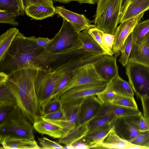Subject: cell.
I'll return each instance as SVG.
<instances>
[{
    "mask_svg": "<svg viewBox=\"0 0 149 149\" xmlns=\"http://www.w3.org/2000/svg\"><path fill=\"white\" fill-rule=\"evenodd\" d=\"M88 32L100 46L105 54L109 55L102 40V34L103 32L96 27H95L88 30Z\"/></svg>",
    "mask_w": 149,
    "mask_h": 149,
    "instance_id": "cell-37",
    "label": "cell"
},
{
    "mask_svg": "<svg viewBox=\"0 0 149 149\" xmlns=\"http://www.w3.org/2000/svg\"><path fill=\"white\" fill-rule=\"evenodd\" d=\"M0 10L14 13L17 17L25 13L21 0H0Z\"/></svg>",
    "mask_w": 149,
    "mask_h": 149,
    "instance_id": "cell-29",
    "label": "cell"
},
{
    "mask_svg": "<svg viewBox=\"0 0 149 149\" xmlns=\"http://www.w3.org/2000/svg\"><path fill=\"white\" fill-rule=\"evenodd\" d=\"M36 37L25 36L19 32L9 47L4 60L0 63L1 71L40 66L38 57L43 51L37 46Z\"/></svg>",
    "mask_w": 149,
    "mask_h": 149,
    "instance_id": "cell-3",
    "label": "cell"
},
{
    "mask_svg": "<svg viewBox=\"0 0 149 149\" xmlns=\"http://www.w3.org/2000/svg\"><path fill=\"white\" fill-rule=\"evenodd\" d=\"M144 40L149 47V32L146 36Z\"/></svg>",
    "mask_w": 149,
    "mask_h": 149,
    "instance_id": "cell-53",
    "label": "cell"
},
{
    "mask_svg": "<svg viewBox=\"0 0 149 149\" xmlns=\"http://www.w3.org/2000/svg\"><path fill=\"white\" fill-rule=\"evenodd\" d=\"M81 103L62 104V108L63 114L62 118L58 120L49 121L58 125L63 128L62 136L79 125Z\"/></svg>",
    "mask_w": 149,
    "mask_h": 149,
    "instance_id": "cell-11",
    "label": "cell"
},
{
    "mask_svg": "<svg viewBox=\"0 0 149 149\" xmlns=\"http://www.w3.org/2000/svg\"><path fill=\"white\" fill-rule=\"evenodd\" d=\"M141 112L126 116L116 117L112 123L116 134L123 139L131 142L140 133L139 123Z\"/></svg>",
    "mask_w": 149,
    "mask_h": 149,
    "instance_id": "cell-9",
    "label": "cell"
},
{
    "mask_svg": "<svg viewBox=\"0 0 149 149\" xmlns=\"http://www.w3.org/2000/svg\"><path fill=\"white\" fill-rule=\"evenodd\" d=\"M94 65L98 73L107 82H110L118 74L115 56L104 54Z\"/></svg>",
    "mask_w": 149,
    "mask_h": 149,
    "instance_id": "cell-14",
    "label": "cell"
},
{
    "mask_svg": "<svg viewBox=\"0 0 149 149\" xmlns=\"http://www.w3.org/2000/svg\"><path fill=\"white\" fill-rule=\"evenodd\" d=\"M138 109H134L113 104H103L96 116L112 114L116 117H121L141 112Z\"/></svg>",
    "mask_w": 149,
    "mask_h": 149,
    "instance_id": "cell-21",
    "label": "cell"
},
{
    "mask_svg": "<svg viewBox=\"0 0 149 149\" xmlns=\"http://www.w3.org/2000/svg\"><path fill=\"white\" fill-rule=\"evenodd\" d=\"M33 124L17 105L0 122V135L35 139Z\"/></svg>",
    "mask_w": 149,
    "mask_h": 149,
    "instance_id": "cell-5",
    "label": "cell"
},
{
    "mask_svg": "<svg viewBox=\"0 0 149 149\" xmlns=\"http://www.w3.org/2000/svg\"></svg>",
    "mask_w": 149,
    "mask_h": 149,
    "instance_id": "cell-56",
    "label": "cell"
},
{
    "mask_svg": "<svg viewBox=\"0 0 149 149\" xmlns=\"http://www.w3.org/2000/svg\"><path fill=\"white\" fill-rule=\"evenodd\" d=\"M14 107L7 106L0 108V123L3 120Z\"/></svg>",
    "mask_w": 149,
    "mask_h": 149,
    "instance_id": "cell-49",
    "label": "cell"
},
{
    "mask_svg": "<svg viewBox=\"0 0 149 149\" xmlns=\"http://www.w3.org/2000/svg\"><path fill=\"white\" fill-rule=\"evenodd\" d=\"M19 32L16 28H11L0 36V63L5 58L12 42Z\"/></svg>",
    "mask_w": 149,
    "mask_h": 149,
    "instance_id": "cell-26",
    "label": "cell"
},
{
    "mask_svg": "<svg viewBox=\"0 0 149 149\" xmlns=\"http://www.w3.org/2000/svg\"><path fill=\"white\" fill-rule=\"evenodd\" d=\"M78 32L72 25L64 19L58 32L54 37V40L47 49L46 52H61L79 48L82 43Z\"/></svg>",
    "mask_w": 149,
    "mask_h": 149,
    "instance_id": "cell-6",
    "label": "cell"
},
{
    "mask_svg": "<svg viewBox=\"0 0 149 149\" xmlns=\"http://www.w3.org/2000/svg\"><path fill=\"white\" fill-rule=\"evenodd\" d=\"M149 32V19L138 23L131 33L134 45L143 41Z\"/></svg>",
    "mask_w": 149,
    "mask_h": 149,
    "instance_id": "cell-31",
    "label": "cell"
},
{
    "mask_svg": "<svg viewBox=\"0 0 149 149\" xmlns=\"http://www.w3.org/2000/svg\"><path fill=\"white\" fill-rule=\"evenodd\" d=\"M143 146L146 147L149 149V136L144 142Z\"/></svg>",
    "mask_w": 149,
    "mask_h": 149,
    "instance_id": "cell-52",
    "label": "cell"
},
{
    "mask_svg": "<svg viewBox=\"0 0 149 149\" xmlns=\"http://www.w3.org/2000/svg\"><path fill=\"white\" fill-rule=\"evenodd\" d=\"M88 122L79 125L60 138L58 142L65 146L72 145L87 134V125Z\"/></svg>",
    "mask_w": 149,
    "mask_h": 149,
    "instance_id": "cell-23",
    "label": "cell"
},
{
    "mask_svg": "<svg viewBox=\"0 0 149 149\" xmlns=\"http://www.w3.org/2000/svg\"><path fill=\"white\" fill-rule=\"evenodd\" d=\"M0 143L4 149H41L35 139L0 135Z\"/></svg>",
    "mask_w": 149,
    "mask_h": 149,
    "instance_id": "cell-18",
    "label": "cell"
},
{
    "mask_svg": "<svg viewBox=\"0 0 149 149\" xmlns=\"http://www.w3.org/2000/svg\"><path fill=\"white\" fill-rule=\"evenodd\" d=\"M80 67L69 72L66 74L56 87L50 100L54 98H59V95L61 91L65 86L70 79L77 73Z\"/></svg>",
    "mask_w": 149,
    "mask_h": 149,
    "instance_id": "cell-34",
    "label": "cell"
},
{
    "mask_svg": "<svg viewBox=\"0 0 149 149\" xmlns=\"http://www.w3.org/2000/svg\"><path fill=\"white\" fill-rule=\"evenodd\" d=\"M34 129L42 134H46L55 139L61 138L63 129L60 126L39 117L33 124Z\"/></svg>",
    "mask_w": 149,
    "mask_h": 149,
    "instance_id": "cell-19",
    "label": "cell"
},
{
    "mask_svg": "<svg viewBox=\"0 0 149 149\" xmlns=\"http://www.w3.org/2000/svg\"><path fill=\"white\" fill-rule=\"evenodd\" d=\"M38 139L41 149H64V146L60 145L58 142L51 140L46 137L39 138Z\"/></svg>",
    "mask_w": 149,
    "mask_h": 149,
    "instance_id": "cell-39",
    "label": "cell"
},
{
    "mask_svg": "<svg viewBox=\"0 0 149 149\" xmlns=\"http://www.w3.org/2000/svg\"><path fill=\"white\" fill-rule=\"evenodd\" d=\"M24 9L25 10L27 7V0H21Z\"/></svg>",
    "mask_w": 149,
    "mask_h": 149,
    "instance_id": "cell-51",
    "label": "cell"
},
{
    "mask_svg": "<svg viewBox=\"0 0 149 149\" xmlns=\"http://www.w3.org/2000/svg\"><path fill=\"white\" fill-rule=\"evenodd\" d=\"M86 64L85 60L73 56L59 63L54 68L39 66L37 69L35 88L41 107L50 100L56 87L68 72Z\"/></svg>",
    "mask_w": 149,
    "mask_h": 149,
    "instance_id": "cell-2",
    "label": "cell"
},
{
    "mask_svg": "<svg viewBox=\"0 0 149 149\" xmlns=\"http://www.w3.org/2000/svg\"><path fill=\"white\" fill-rule=\"evenodd\" d=\"M106 82L97 72L94 63H89L81 67L60 92L59 98L65 92L77 86Z\"/></svg>",
    "mask_w": 149,
    "mask_h": 149,
    "instance_id": "cell-10",
    "label": "cell"
},
{
    "mask_svg": "<svg viewBox=\"0 0 149 149\" xmlns=\"http://www.w3.org/2000/svg\"><path fill=\"white\" fill-rule=\"evenodd\" d=\"M8 74L4 72L1 71L0 72V85L5 83L8 80Z\"/></svg>",
    "mask_w": 149,
    "mask_h": 149,
    "instance_id": "cell-50",
    "label": "cell"
},
{
    "mask_svg": "<svg viewBox=\"0 0 149 149\" xmlns=\"http://www.w3.org/2000/svg\"><path fill=\"white\" fill-rule=\"evenodd\" d=\"M96 144L93 145L86 143L80 139L72 145L75 149H94Z\"/></svg>",
    "mask_w": 149,
    "mask_h": 149,
    "instance_id": "cell-46",
    "label": "cell"
},
{
    "mask_svg": "<svg viewBox=\"0 0 149 149\" xmlns=\"http://www.w3.org/2000/svg\"><path fill=\"white\" fill-rule=\"evenodd\" d=\"M102 105L96 95L84 99L80 106L79 125L88 122L95 117Z\"/></svg>",
    "mask_w": 149,
    "mask_h": 149,
    "instance_id": "cell-15",
    "label": "cell"
},
{
    "mask_svg": "<svg viewBox=\"0 0 149 149\" xmlns=\"http://www.w3.org/2000/svg\"><path fill=\"white\" fill-rule=\"evenodd\" d=\"M27 6L31 5H43L54 7L52 0H27Z\"/></svg>",
    "mask_w": 149,
    "mask_h": 149,
    "instance_id": "cell-45",
    "label": "cell"
},
{
    "mask_svg": "<svg viewBox=\"0 0 149 149\" xmlns=\"http://www.w3.org/2000/svg\"><path fill=\"white\" fill-rule=\"evenodd\" d=\"M116 93L107 88L96 95L103 104H111Z\"/></svg>",
    "mask_w": 149,
    "mask_h": 149,
    "instance_id": "cell-38",
    "label": "cell"
},
{
    "mask_svg": "<svg viewBox=\"0 0 149 149\" xmlns=\"http://www.w3.org/2000/svg\"><path fill=\"white\" fill-rule=\"evenodd\" d=\"M79 36L82 45L79 48L95 54L105 53L96 41L86 30L79 32Z\"/></svg>",
    "mask_w": 149,
    "mask_h": 149,
    "instance_id": "cell-25",
    "label": "cell"
},
{
    "mask_svg": "<svg viewBox=\"0 0 149 149\" xmlns=\"http://www.w3.org/2000/svg\"><path fill=\"white\" fill-rule=\"evenodd\" d=\"M62 107L59 98L52 99L41 108V116L56 111Z\"/></svg>",
    "mask_w": 149,
    "mask_h": 149,
    "instance_id": "cell-35",
    "label": "cell"
},
{
    "mask_svg": "<svg viewBox=\"0 0 149 149\" xmlns=\"http://www.w3.org/2000/svg\"><path fill=\"white\" fill-rule=\"evenodd\" d=\"M125 0H99L94 19L96 27L103 32L114 35L120 24Z\"/></svg>",
    "mask_w": 149,
    "mask_h": 149,
    "instance_id": "cell-4",
    "label": "cell"
},
{
    "mask_svg": "<svg viewBox=\"0 0 149 149\" xmlns=\"http://www.w3.org/2000/svg\"><path fill=\"white\" fill-rule=\"evenodd\" d=\"M139 128L140 132L149 131V125L143 115L139 123Z\"/></svg>",
    "mask_w": 149,
    "mask_h": 149,
    "instance_id": "cell-47",
    "label": "cell"
},
{
    "mask_svg": "<svg viewBox=\"0 0 149 149\" xmlns=\"http://www.w3.org/2000/svg\"><path fill=\"white\" fill-rule=\"evenodd\" d=\"M55 13L69 22L78 32L96 27L92 24V21L87 18L84 14H79L66 9L63 6L55 7Z\"/></svg>",
    "mask_w": 149,
    "mask_h": 149,
    "instance_id": "cell-13",
    "label": "cell"
},
{
    "mask_svg": "<svg viewBox=\"0 0 149 149\" xmlns=\"http://www.w3.org/2000/svg\"><path fill=\"white\" fill-rule=\"evenodd\" d=\"M116 117L115 115L112 114L94 117L87 124V134L111 124Z\"/></svg>",
    "mask_w": 149,
    "mask_h": 149,
    "instance_id": "cell-28",
    "label": "cell"
},
{
    "mask_svg": "<svg viewBox=\"0 0 149 149\" xmlns=\"http://www.w3.org/2000/svg\"><path fill=\"white\" fill-rule=\"evenodd\" d=\"M148 10L149 0H125L120 24Z\"/></svg>",
    "mask_w": 149,
    "mask_h": 149,
    "instance_id": "cell-17",
    "label": "cell"
},
{
    "mask_svg": "<svg viewBox=\"0 0 149 149\" xmlns=\"http://www.w3.org/2000/svg\"><path fill=\"white\" fill-rule=\"evenodd\" d=\"M125 66L129 82L137 97L149 95V68L129 62Z\"/></svg>",
    "mask_w": 149,
    "mask_h": 149,
    "instance_id": "cell-7",
    "label": "cell"
},
{
    "mask_svg": "<svg viewBox=\"0 0 149 149\" xmlns=\"http://www.w3.org/2000/svg\"><path fill=\"white\" fill-rule=\"evenodd\" d=\"M144 13L121 23L117 27L114 35L112 47V51L115 56L120 54V52L123 47L126 39L132 32L136 24L139 22Z\"/></svg>",
    "mask_w": 149,
    "mask_h": 149,
    "instance_id": "cell-12",
    "label": "cell"
},
{
    "mask_svg": "<svg viewBox=\"0 0 149 149\" xmlns=\"http://www.w3.org/2000/svg\"><path fill=\"white\" fill-rule=\"evenodd\" d=\"M107 88L116 94L134 97V93L129 82L125 81L118 75L110 82Z\"/></svg>",
    "mask_w": 149,
    "mask_h": 149,
    "instance_id": "cell-24",
    "label": "cell"
},
{
    "mask_svg": "<svg viewBox=\"0 0 149 149\" xmlns=\"http://www.w3.org/2000/svg\"><path fill=\"white\" fill-rule=\"evenodd\" d=\"M6 82L0 85V108L7 106L15 107L17 105L16 100Z\"/></svg>",
    "mask_w": 149,
    "mask_h": 149,
    "instance_id": "cell-30",
    "label": "cell"
},
{
    "mask_svg": "<svg viewBox=\"0 0 149 149\" xmlns=\"http://www.w3.org/2000/svg\"><path fill=\"white\" fill-rule=\"evenodd\" d=\"M142 106L143 116L149 125V95L141 98Z\"/></svg>",
    "mask_w": 149,
    "mask_h": 149,
    "instance_id": "cell-42",
    "label": "cell"
},
{
    "mask_svg": "<svg viewBox=\"0 0 149 149\" xmlns=\"http://www.w3.org/2000/svg\"><path fill=\"white\" fill-rule=\"evenodd\" d=\"M54 40V37L52 39H50L48 38L38 37L36 38L35 41L38 47L43 50L48 48Z\"/></svg>",
    "mask_w": 149,
    "mask_h": 149,
    "instance_id": "cell-41",
    "label": "cell"
},
{
    "mask_svg": "<svg viewBox=\"0 0 149 149\" xmlns=\"http://www.w3.org/2000/svg\"><path fill=\"white\" fill-rule=\"evenodd\" d=\"M102 40L105 47L108 50L110 55L113 56L112 47L114 40V35L103 32Z\"/></svg>",
    "mask_w": 149,
    "mask_h": 149,
    "instance_id": "cell-40",
    "label": "cell"
},
{
    "mask_svg": "<svg viewBox=\"0 0 149 149\" xmlns=\"http://www.w3.org/2000/svg\"><path fill=\"white\" fill-rule=\"evenodd\" d=\"M149 136V131L140 132L131 143L136 145L143 146V143Z\"/></svg>",
    "mask_w": 149,
    "mask_h": 149,
    "instance_id": "cell-44",
    "label": "cell"
},
{
    "mask_svg": "<svg viewBox=\"0 0 149 149\" xmlns=\"http://www.w3.org/2000/svg\"><path fill=\"white\" fill-rule=\"evenodd\" d=\"M111 104L134 109H138L134 97L116 94Z\"/></svg>",
    "mask_w": 149,
    "mask_h": 149,
    "instance_id": "cell-33",
    "label": "cell"
},
{
    "mask_svg": "<svg viewBox=\"0 0 149 149\" xmlns=\"http://www.w3.org/2000/svg\"><path fill=\"white\" fill-rule=\"evenodd\" d=\"M108 83L89 84L77 86L68 90L59 97L62 104L79 103L86 98L104 90Z\"/></svg>",
    "mask_w": 149,
    "mask_h": 149,
    "instance_id": "cell-8",
    "label": "cell"
},
{
    "mask_svg": "<svg viewBox=\"0 0 149 149\" xmlns=\"http://www.w3.org/2000/svg\"><path fill=\"white\" fill-rule=\"evenodd\" d=\"M25 12L27 16L36 20H41L56 14L54 7L43 5L28 6Z\"/></svg>",
    "mask_w": 149,
    "mask_h": 149,
    "instance_id": "cell-22",
    "label": "cell"
},
{
    "mask_svg": "<svg viewBox=\"0 0 149 149\" xmlns=\"http://www.w3.org/2000/svg\"></svg>",
    "mask_w": 149,
    "mask_h": 149,
    "instance_id": "cell-55",
    "label": "cell"
},
{
    "mask_svg": "<svg viewBox=\"0 0 149 149\" xmlns=\"http://www.w3.org/2000/svg\"><path fill=\"white\" fill-rule=\"evenodd\" d=\"M99 0H53L55 2H58L60 3H70L72 1H77L80 4L82 3H88L90 4H95L97 3Z\"/></svg>",
    "mask_w": 149,
    "mask_h": 149,
    "instance_id": "cell-48",
    "label": "cell"
},
{
    "mask_svg": "<svg viewBox=\"0 0 149 149\" xmlns=\"http://www.w3.org/2000/svg\"><path fill=\"white\" fill-rule=\"evenodd\" d=\"M17 16L13 13L0 10V23L10 24L13 26L19 25L16 18Z\"/></svg>",
    "mask_w": 149,
    "mask_h": 149,
    "instance_id": "cell-36",
    "label": "cell"
},
{
    "mask_svg": "<svg viewBox=\"0 0 149 149\" xmlns=\"http://www.w3.org/2000/svg\"><path fill=\"white\" fill-rule=\"evenodd\" d=\"M63 114L62 107L58 110L42 116V117L48 121H56L60 119Z\"/></svg>",
    "mask_w": 149,
    "mask_h": 149,
    "instance_id": "cell-43",
    "label": "cell"
},
{
    "mask_svg": "<svg viewBox=\"0 0 149 149\" xmlns=\"http://www.w3.org/2000/svg\"><path fill=\"white\" fill-rule=\"evenodd\" d=\"M37 69L26 67L12 70L8 74V79L6 82L18 106L33 124L41 113L35 88Z\"/></svg>",
    "mask_w": 149,
    "mask_h": 149,
    "instance_id": "cell-1",
    "label": "cell"
},
{
    "mask_svg": "<svg viewBox=\"0 0 149 149\" xmlns=\"http://www.w3.org/2000/svg\"><path fill=\"white\" fill-rule=\"evenodd\" d=\"M112 123L87 134L81 139L83 141L91 145L101 143L109 133Z\"/></svg>",
    "mask_w": 149,
    "mask_h": 149,
    "instance_id": "cell-27",
    "label": "cell"
},
{
    "mask_svg": "<svg viewBox=\"0 0 149 149\" xmlns=\"http://www.w3.org/2000/svg\"><path fill=\"white\" fill-rule=\"evenodd\" d=\"M64 149H75L74 147L72 145V146H64Z\"/></svg>",
    "mask_w": 149,
    "mask_h": 149,
    "instance_id": "cell-54",
    "label": "cell"
},
{
    "mask_svg": "<svg viewBox=\"0 0 149 149\" xmlns=\"http://www.w3.org/2000/svg\"><path fill=\"white\" fill-rule=\"evenodd\" d=\"M146 148L143 146L134 145L119 136L112 127L109 133L100 143L96 144L94 149H140Z\"/></svg>",
    "mask_w": 149,
    "mask_h": 149,
    "instance_id": "cell-16",
    "label": "cell"
},
{
    "mask_svg": "<svg viewBox=\"0 0 149 149\" xmlns=\"http://www.w3.org/2000/svg\"><path fill=\"white\" fill-rule=\"evenodd\" d=\"M133 45L131 33L126 39L124 46L120 51L121 55L118 61L123 66H125L128 63V59Z\"/></svg>",
    "mask_w": 149,
    "mask_h": 149,
    "instance_id": "cell-32",
    "label": "cell"
},
{
    "mask_svg": "<svg viewBox=\"0 0 149 149\" xmlns=\"http://www.w3.org/2000/svg\"><path fill=\"white\" fill-rule=\"evenodd\" d=\"M128 62L139 64L149 68V47L144 40L134 45Z\"/></svg>",
    "mask_w": 149,
    "mask_h": 149,
    "instance_id": "cell-20",
    "label": "cell"
}]
</instances>
